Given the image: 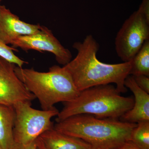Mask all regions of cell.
<instances>
[{
    "instance_id": "obj_1",
    "label": "cell",
    "mask_w": 149,
    "mask_h": 149,
    "mask_svg": "<svg viewBox=\"0 0 149 149\" xmlns=\"http://www.w3.org/2000/svg\"><path fill=\"white\" fill-rule=\"evenodd\" d=\"M72 47L77 51V55L63 67L78 91L115 83L120 93L127 92L124 82L130 74L131 62L108 64L100 61L97 57L100 46L91 35H87L82 42L74 43Z\"/></svg>"
},
{
    "instance_id": "obj_2",
    "label": "cell",
    "mask_w": 149,
    "mask_h": 149,
    "mask_svg": "<svg viewBox=\"0 0 149 149\" xmlns=\"http://www.w3.org/2000/svg\"><path fill=\"white\" fill-rule=\"evenodd\" d=\"M137 123L92 115L72 116L54 125L55 130L82 139L96 149H113L130 140Z\"/></svg>"
},
{
    "instance_id": "obj_3",
    "label": "cell",
    "mask_w": 149,
    "mask_h": 149,
    "mask_svg": "<svg viewBox=\"0 0 149 149\" xmlns=\"http://www.w3.org/2000/svg\"><path fill=\"white\" fill-rule=\"evenodd\" d=\"M132 97L121 96L116 87L111 84L93 86L80 91L64 107L56 118V123L75 115H92L99 118L119 119L131 109L134 104Z\"/></svg>"
},
{
    "instance_id": "obj_4",
    "label": "cell",
    "mask_w": 149,
    "mask_h": 149,
    "mask_svg": "<svg viewBox=\"0 0 149 149\" xmlns=\"http://www.w3.org/2000/svg\"><path fill=\"white\" fill-rule=\"evenodd\" d=\"M15 72L27 90L38 99L42 109L48 110L59 102L74 100L80 91L64 67L54 65L47 72L15 65Z\"/></svg>"
},
{
    "instance_id": "obj_5",
    "label": "cell",
    "mask_w": 149,
    "mask_h": 149,
    "mask_svg": "<svg viewBox=\"0 0 149 149\" xmlns=\"http://www.w3.org/2000/svg\"><path fill=\"white\" fill-rule=\"evenodd\" d=\"M32 103H18L14 106L15 118L13 129L15 143L27 145L35 142L44 132L54 128L52 118L57 116L55 107L48 110H38Z\"/></svg>"
},
{
    "instance_id": "obj_6",
    "label": "cell",
    "mask_w": 149,
    "mask_h": 149,
    "mask_svg": "<svg viewBox=\"0 0 149 149\" xmlns=\"http://www.w3.org/2000/svg\"><path fill=\"white\" fill-rule=\"evenodd\" d=\"M149 40V21L139 11L126 19L118 32L115 46L123 62L132 60L144 42Z\"/></svg>"
},
{
    "instance_id": "obj_7",
    "label": "cell",
    "mask_w": 149,
    "mask_h": 149,
    "mask_svg": "<svg viewBox=\"0 0 149 149\" xmlns=\"http://www.w3.org/2000/svg\"><path fill=\"white\" fill-rule=\"evenodd\" d=\"M12 45V47L21 48L26 52L34 50L41 53L49 52L54 55L59 64L63 66L72 60L71 52L61 45L51 30L44 26L36 34L17 37Z\"/></svg>"
},
{
    "instance_id": "obj_8",
    "label": "cell",
    "mask_w": 149,
    "mask_h": 149,
    "mask_svg": "<svg viewBox=\"0 0 149 149\" xmlns=\"http://www.w3.org/2000/svg\"><path fill=\"white\" fill-rule=\"evenodd\" d=\"M15 65L0 57V105L13 107L36 99L17 76Z\"/></svg>"
},
{
    "instance_id": "obj_9",
    "label": "cell",
    "mask_w": 149,
    "mask_h": 149,
    "mask_svg": "<svg viewBox=\"0 0 149 149\" xmlns=\"http://www.w3.org/2000/svg\"><path fill=\"white\" fill-rule=\"evenodd\" d=\"M41 26L22 21L5 6H0V40L6 45H12L20 36L36 34Z\"/></svg>"
},
{
    "instance_id": "obj_10",
    "label": "cell",
    "mask_w": 149,
    "mask_h": 149,
    "mask_svg": "<svg viewBox=\"0 0 149 149\" xmlns=\"http://www.w3.org/2000/svg\"><path fill=\"white\" fill-rule=\"evenodd\" d=\"M124 85L134 95V104L131 109L120 117L119 120L133 123L149 120V94L139 88L130 74L125 78Z\"/></svg>"
},
{
    "instance_id": "obj_11",
    "label": "cell",
    "mask_w": 149,
    "mask_h": 149,
    "mask_svg": "<svg viewBox=\"0 0 149 149\" xmlns=\"http://www.w3.org/2000/svg\"><path fill=\"white\" fill-rule=\"evenodd\" d=\"M41 149H96L82 139L66 135L54 128L42 133L36 140Z\"/></svg>"
},
{
    "instance_id": "obj_12",
    "label": "cell",
    "mask_w": 149,
    "mask_h": 149,
    "mask_svg": "<svg viewBox=\"0 0 149 149\" xmlns=\"http://www.w3.org/2000/svg\"><path fill=\"white\" fill-rule=\"evenodd\" d=\"M15 118L13 107L0 105V149H11L14 143Z\"/></svg>"
},
{
    "instance_id": "obj_13",
    "label": "cell",
    "mask_w": 149,
    "mask_h": 149,
    "mask_svg": "<svg viewBox=\"0 0 149 149\" xmlns=\"http://www.w3.org/2000/svg\"><path fill=\"white\" fill-rule=\"evenodd\" d=\"M130 75L149 76V40L144 42L131 61Z\"/></svg>"
},
{
    "instance_id": "obj_14",
    "label": "cell",
    "mask_w": 149,
    "mask_h": 149,
    "mask_svg": "<svg viewBox=\"0 0 149 149\" xmlns=\"http://www.w3.org/2000/svg\"><path fill=\"white\" fill-rule=\"evenodd\" d=\"M130 140L142 149H149V120L137 123L130 134Z\"/></svg>"
},
{
    "instance_id": "obj_15",
    "label": "cell",
    "mask_w": 149,
    "mask_h": 149,
    "mask_svg": "<svg viewBox=\"0 0 149 149\" xmlns=\"http://www.w3.org/2000/svg\"><path fill=\"white\" fill-rule=\"evenodd\" d=\"M14 51H18L15 48L9 47L0 40V57L19 67L22 68L24 64L28 63L15 54Z\"/></svg>"
},
{
    "instance_id": "obj_16",
    "label": "cell",
    "mask_w": 149,
    "mask_h": 149,
    "mask_svg": "<svg viewBox=\"0 0 149 149\" xmlns=\"http://www.w3.org/2000/svg\"><path fill=\"white\" fill-rule=\"evenodd\" d=\"M132 76L139 88L149 94V76L143 74Z\"/></svg>"
},
{
    "instance_id": "obj_17",
    "label": "cell",
    "mask_w": 149,
    "mask_h": 149,
    "mask_svg": "<svg viewBox=\"0 0 149 149\" xmlns=\"http://www.w3.org/2000/svg\"><path fill=\"white\" fill-rule=\"evenodd\" d=\"M113 149H142L136 146L130 140L126 141L125 143Z\"/></svg>"
},
{
    "instance_id": "obj_18",
    "label": "cell",
    "mask_w": 149,
    "mask_h": 149,
    "mask_svg": "<svg viewBox=\"0 0 149 149\" xmlns=\"http://www.w3.org/2000/svg\"><path fill=\"white\" fill-rule=\"evenodd\" d=\"M36 141L27 145H23L14 143L11 149H37Z\"/></svg>"
},
{
    "instance_id": "obj_19",
    "label": "cell",
    "mask_w": 149,
    "mask_h": 149,
    "mask_svg": "<svg viewBox=\"0 0 149 149\" xmlns=\"http://www.w3.org/2000/svg\"><path fill=\"white\" fill-rule=\"evenodd\" d=\"M1 0H0V6H1Z\"/></svg>"
},
{
    "instance_id": "obj_20",
    "label": "cell",
    "mask_w": 149,
    "mask_h": 149,
    "mask_svg": "<svg viewBox=\"0 0 149 149\" xmlns=\"http://www.w3.org/2000/svg\"><path fill=\"white\" fill-rule=\"evenodd\" d=\"M37 149H41L40 148H38V147H37Z\"/></svg>"
}]
</instances>
